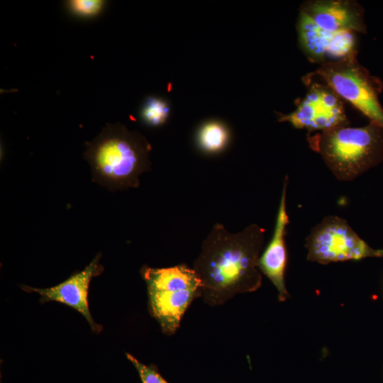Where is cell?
<instances>
[{
    "mask_svg": "<svg viewBox=\"0 0 383 383\" xmlns=\"http://www.w3.org/2000/svg\"><path fill=\"white\" fill-rule=\"evenodd\" d=\"M68 9L81 17H93L101 13L106 1L102 0H70L67 1Z\"/></svg>",
    "mask_w": 383,
    "mask_h": 383,
    "instance_id": "5bb4252c",
    "label": "cell"
},
{
    "mask_svg": "<svg viewBox=\"0 0 383 383\" xmlns=\"http://www.w3.org/2000/svg\"><path fill=\"white\" fill-rule=\"evenodd\" d=\"M170 113L168 101L162 98L149 96L140 110V118L148 126L157 127L167 121Z\"/></svg>",
    "mask_w": 383,
    "mask_h": 383,
    "instance_id": "4fadbf2b",
    "label": "cell"
},
{
    "mask_svg": "<svg viewBox=\"0 0 383 383\" xmlns=\"http://www.w3.org/2000/svg\"><path fill=\"white\" fill-rule=\"evenodd\" d=\"M299 11L327 31L367 33L363 8L355 1L309 0L301 5Z\"/></svg>",
    "mask_w": 383,
    "mask_h": 383,
    "instance_id": "30bf717a",
    "label": "cell"
},
{
    "mask_svg": "<svg viewBox=\"0 0 383 383\" xmlns=\"http://www.w3.org/2000/svg\"><path fill=\"white\" fill-rule=\"evenodd\" d=\"M307 140L339 181H352L383 161V128L372 122L318 132Z\"/></svg>",
    "mask_w": 383,
    "mask_h": 383,
    "instance_id": "3957f363",
    "label": "cell"
},
{
    "mask_svg": "<svg viewBox=\"0 0 383 383\" xmlns=\"http://www.w3.org/2000/svg\"><path fill=\"white\" fill-rule=\"evenodd\" d=\"M231 133L227 124L220 120L211 119L203 122L196 129L195 143L206 155H218L229 145Z\"/></svg>",
    "mask_w": 383,
    "mask_h": 383,
    "instance_id": "7c38bea8",
    "label": "cell"
},
{
    "mask_svg": "<svg viewBox=\"0 0 383 383\" xmlns=\"http://www.w3.org/2000/svg\"><path fill=\"white\" fill-rule=\"evenodd\" d=\"M101 255L95 258L81 272L71 275L59 284L45 289L21 286L22 289L37 292L40 296V301H57L72 307L79 312L88 321L93 331L99 333L102 327L95 323L91 317L88 302V292L90 282L99 275L104 267L99 263Z\"/></svg>",
    "mask_w": 383,
    "mask_h": 383,
    "instance_id": "9c48e42d",
    "label": "cell"
},
{
    "mask_svg": "<svg viewBox=\"0 0 383 383\" xmlns=\"http://www.w3.org/2000/svg\"><path fill=\"white\" fill-rule=\"evenodd\" d=\"M304 82L308 87L305 96L294 111L288 114L277 113L279 122H288L309 133L349 126L340 96L323 83L304 79Z\"/></svg>",
    "mask_w": 383,
    "mask_h": 383,
    "instance_id": "52a82bcc",
    "label": "cell"
},
{
    "mask_svg": "<svg viewBox=\"0 0 383 383\" xmlns=\"http://www.w3.org/2000/svg\"><path fill=\"white\" fill-rule=\"evenodd\" d=\"M86 146L84 157L93 180L109 189L138 187L140 175L150 169L151 145L142 134L119 123L108 124Z\"/></svg>",
    "mask_w": 383,
    "mask_h": 383,
    "instance_id": "7a4b0ae2",
    "label": "cell"
},
{
    "mask_svg": "<svg viewBox=\"0 0 383 383\" xmlns=\"http://www.w3.org/2000/svg\"><path fill=\"white\" fill-rule=\"evenodd\" d=\"M289 178L284 177L279 205L276 217L274 233L264 252L258 260V268L274 284L279 301L289 297L285 284V270L287 253L285 244L286 228L289 223L287 211V189Z\"/></svg>",
    "mask_w": 383,
    "mask_h": 383,
    "instance_id": "8fae6325",
    "label": "cell"
},
{
    "mask_svg": "<svg viewBox=\"0 0 383 383\" xmlns=\"http://www.w3.org/2000/svg\"><path fill=\"white\" fill-rule=\"evenodd\" d=\"M296 29L299 45L311 62L322 64L357 55L355 33L325 30L300 11Z\"/></svg>",
    "mask_w": 383,
    "mask_h": 383,
    "instance_id": "ba28073f",
    "label": "cell"
},
{
    "mask_svg": "<svg viewBox=\"0 0 383 383\" xmlns=\"http://www.w3.org/2000/svg\"><path fill=\"white\" fill-rule=\"evenodd\" d=\"M265 233L255 223L238 233L229 232L220 223L213 225L193 266L203 284L201 297L205 304L221 306L260 287L258 260Z\"/></svg>",
    "mask_w": 383,
    "mask_h": 383,
    "instance_id": "6da1fadb",
    "label": "cell"
},
{
    "mask_svg": "<svg viewBox=\"0 0 383 383\" xmlns=\"http://www.w3.org/2000/svg\"><path fill=\"white\" fill-rule=\"evenodd\" d=\"M140 273L147 285L151 315L164 334H174L187 308L201 296L200 278L186 265L165 268L143 266Z\"/></svg>",
    "mask_w": 383,
    "mask_h": 383,
    "instance_id": "277c9868",
    "label": "cell"
},
{
    "mask_svg": "<svg viewBox=\"0 0 383 383\" xmlns=\"http://www.w3.org/2000/svg\"><path fill=\"white\" fill-rule=\"evenodd\" d=\"M307 260L327 265L331 262L383 257V250L370 247L338 216H327L306 238Z\"/></svg>",
    "mask_w": 383,
    "mask_h": 383,
    "instance_id": "8992f818",
    "label": "cell"
},
{
    "mask_svg": "<svg viewBox=\"0 0 383 383\" xmlns=\"http://www.w3.org/2000/svg\"><path fill=\"white\" fill-rule=\"evenodd\" d=\"M126 355L138 371L142 383H168L160 375L156 367L143 364L129 353H126Z\"/></svg>",
    "mask_w": 383,
    "mask_h": 383,
    "instance_id": "9a60e30c",
    "label": "cell"
},
{
    "mask_svg": "<svg viewBox=\"0 0 383 383\" xmlns=\"http://www.w3.org/2000/svg\"><path fill=\"white\" fill-rule=\"evenodd\" d=\"M306 76L318 77L360 111L370 122L383 128V108L379 102L383 83L359 63L357 55L322 63Z\"/></svg>",
    "mask_w": 383,
    "mask_h": 383,
    "instance_id": "5b68a950",
    "label": "cell"
}]
</instances>
